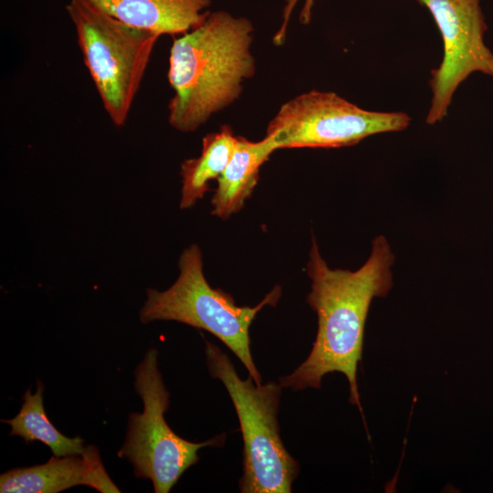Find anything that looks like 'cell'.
Segmentation results:
<instances>
[{"mask_svg": "<svg viewBox=\"0 0 493 493\" xmlns=\"http://www.w3.org/2000/svg\"><path fill=\"white\" fill-rule=\"evenodd\" d=\"M179 270L178 278L168 289L147 290L141 321L175 320L210 332L235 353L256 384H261L262 377L251 354L249 328L265 306L278 303L281 288L276 286L254 307L236 306L231 295L213 288L206 281L202 253L196 245L183 251Z\"/></svg>", "mask_w": 493, "mask_h": 493, "instance_id": "cell-4", "label": "cell"}, {"mask_svg": "<svg viewBox=\"0 0 493 493\" xmlns=\"http://www.w3.org/2000/svg\"><path fill=\"white\" fill-rule=\"evenodd\" d=\"M431 13L443 40V58L430 72L427 124L446 115L459 85L473 72L493 77V53L484 42L488 26L480 0H414Z\"/></svg>", "mask_w": 493, "mask_h": 493, "instance_id": "cell-8", "label": "cell"}, {"mask_svg": "<svg viewBox=\"0 0 493 493\" xmlns=\"http://www.w3.org/2000/svg\"><path fill=\"white\" fill-rule=\"evenodd\" d=\"M236 136L228 125L218 131L206 134L202 142L201 154L186 159L181 165V209H188L203 198L209 183L220 177L233 154Z\"/></svg>", "mask_w": 493, "mask_h": 493, "instance_id": "cell-12", "label": "cell"}, {"mask_svg": "<svg viewBox=\"0 0 493 493\" xmlns=\"http://www.w3.org/2000/svg\"><path fill=\"white\" fill-rule=\"evenodd\" d=\"M395 257L387 238L377 236L365 263L357 270L331 268L320 255L315 237L307 263L310 292L307 302L316 312L318 330L307 359L290 374L279 378L284 388L320 389L322 377L343 373L350 386L349 401L362 414L357 384L365 322L374 298H384L393 281Z\"/></svg>", "mask_w": 493, "mask_h": 493, "instance_id": "cell-1", "label": "cell"}, {"mask_svg": "<svg viewBox=\"0 0 493 493\" xmlns=\"http://www.w3.org/2000/svg\"><path fill=\"white\" fill-rule=\"evenodd\" d=\"M35 393L27 389L23 396L24 403L19 413L12 419L1 420L11 426L10 435L23 438L26 444L40 441L47 446L54 456H66L82 454L86 447L79 437H68L62 435L49 421L43 405L44 387L37 383Z\"/></svg>", "mask_w": 493, "mask_h": 493, "instance_id": "cell-13", "label": "cell"}, {"mask_svg": "<svg viewBox=\"0 0 493 493\" xmlns=\"http://www.w3.org/2000/svg\"><path fill=\"white\" fill-rule=\"evenodd\" d=\"M299 1V0H286V5L282 15V23L273 37V42L277 46L282 45L285 41L288 24L293 9ZM313 5L314 0H304V5L299 15V21L301 24L308 25L310 22Z\"/></svg>", "mask_w": 493, "mask_h": 493, "instance_id": "cell-14", "label": "cell"}, {"mask_svg": "<svg viewBox=\"0 0 493 493\" xmlns=\"http://www.w3.org/2000/svg\"><path fill=\"white\" fill-rule=\"evenodd\" d=\"M66 10L104 110L112 123L121 127L160 36L81 0H69Z\"/></svg>", "mask_w": 493, "mask_h": 493, "instance_id": "cell-5", "label": "cell"}, {"mask_svg": "<svg viewBox=\"0 0 493 493\" xmlns=\"http://www.w3.org/2000/svg\"><path fill=\"white\" fill-rule=\"evenodd\" d=\"M253 32L247 18L220 10L209 12L199 26L173 40L168 68L173 128L196 131L239 98L243 82L256 71Z\"/></svg>", "mask_w": 493, "mask_h": 493, "instance_id": "cell-2", "label": "cell"}, {"mask_svg": "<svg viewBox=\"0 0 493 493\" xmlns=\"http://www.w3.org/2000/svg\"><path fill=\"white\" fill-rule=\"evenodd\" d=\"M277 150L274 140L268 135L258 142L236 136L231 159L217 180L212 198V215L227 219L240 211L258 182L261 166Z\"/></svg>", "mask_w": 493, "mask_h": 493, "instance_id": "cell-11", "label": "cell"}, {"mask_svg": "<svg viewBox=\"0 0 493 493\" xmlns=\"http://www.w3.org/2000/svg\"><path fill=\"white\" fill-rule=\"evenodd\" d=\"M132 26L182 35L206 17L211 0H81Z\"/></svg>", "mask_w": 493, "mask_h": 493, "instance_id": "cell-10", "label": "cell"}, {"mask_svg": "<svg viewBox=\"0 0 493 493\" xmlns=\"http://www.w3.org/2000/svg\"><path fill=\"white\" fill-rule=\"evenodd\" d=\"M79 485L101 493L120 492L94 446L79 455L54 456L45 464L13 468L0 476L1 493H58Z\"/></svg>", "mask_w": 493, "mask_h": 493, "instance_id": "cell-9", "label": "cell"}, {"mask_svg": "<svg viewBox=\"0 0 493 493\" xmlns=\"http://www.w3.org/2000/svg\"><path fill=\"white\" fill-rule=\"evenodd\" d=\"M211 376L220 380L232 400L243 436V493H290L299 471L280 437L278 411L282 386L275 382L256 384L249 375L242 380L228 356L205 341Z\"/></svg>", "mask_w": 493, "mask_h": 493, "instance_id": "cell-3", "label": "cell"}, {"mask_svg": "<svg viewBox=\"0 0 493 493\" xmlns=\"http://www.w3.org/2000/svg\"><path fill=\"white\" fill-rule=\"evenodd\" d=\"M404 112L372 111L331 91L309 90L279 108L267 128L277 149L340 148L384 132L405 130Z\"/></svg>", "mask_w": 493, "mask_h": 493, "instance_id": "cell-7", "label": "cell"}, {"mask_svg": "<svg viewBox=\"0 0 493 493\" xmlns=\"http://www.w3.org/2000/svg\"><path fill=\"white\" fill-rule=\"evenodd\" d=\"M134 377L135 391L142 400L143 411L130 414L126 438L118 456L132 465L137 477L150 479L156 493H167L183 473L198 462V450L222 446L226 435L194 443L170 428L164 417L170 393L159 371L155 349L147 351Z\"/></svg>", "mask_w": 493, "mask_h": 493, "instance_id": "cell-6", "label": "cell"}]
</instances>
